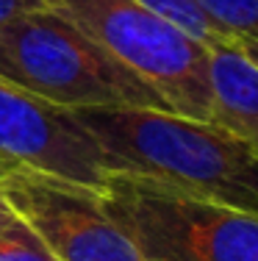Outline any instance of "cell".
Instances as JSON below:
<instances>
[{"mask_svg":"<svg viewBox=\"0 0 258 261\" xmlns=\"http://www.w3.org/2000/svg\"><path fill=\"white\" fill-rule=\"evenodd\" d=\"M111 175H133L258 217V153L225 128L153 109L72 111Z\"/></svg>","mask_w":258,"mask_h":261,"instance_id":"cell-1","label":"cell"},{"mask_svg":"<svg viewBox=\"0 0 258 261\" xmlns=\"http://www.w3.org/2000/svg\"><path fill=\"white\" fill-rule=\"evenodd\" d=\"M0 78L70 111L169 106L50 3L0 28Z\"/></svg>","mask_w":258,"mask_h":261,"instance_id":"cell-2","label":"cell"},{"mask_svg":"<svg viewBox=\"0 0 258 261\" xmlns=\"http://www.w3.org/2000/svg\"><path fill=\"white\" fill-rule=\"evenodd\" d=\"M145 81L172 114L211 122L208 47L136 0H47Z\"/></svg>","mask_w":258,"mask_h":261,"instance_id":"cell-3","label":"cell"},{"mask_svg":"<svg viewBox=\"0 0 258 261\" xmlns=\"http://www.w3.org/2000/svg\"><path fill=\"white\" fill-rule=\"evenodd\" d=\"M103 208L145 261H258V217L133 175H108Z\"/></svg>","mask_w":258,"mask_h":261,"instance_id":"cell-4","label":"cell"},{"mask_svg":"<svg viewBox=\"0 0 258 261\" xmlns=\"http://www.w3.org/2000/svg\"><path fill=\"white\" fill-rule=\"evenodd\" d=\"M0 192L56 261H145L103 208V192L28 170L3 172Z\"/></svg>","mask_w":258,"mask_h":261,"instance_id":"cell-5","label":"cell"},{"mask_svg":"<svg viewBox=\"0 0 258 261\" xmlns=\"http://www.w3.org/2000/svg\"><path fill=\"white\" fill-rule=\"evenodd\" d=\"M11 170L64 178L97 192L111 175L95 136L70 109L0 78V175Z\"/></svg>","mask_w":258,"mask_h":261,"instance_id":"cell-6","label":"cell"},{"mask_svg":"<svg viewBox=\"0 0 258 261\" xmlns=\"http://www.w3.org/2000/svg\"><path fill=\"white\" fill-rule=\"evenodd\" d=\"M211 122L258 153V64L239 45L208 50Z\"/></svg>","mask_w":258,"mask_h":261,"instance_id":"cell-7","label":"cell"},{"mask_svg":"<svg viewBox=\"0 0 258 261\" xmlns=\"http://www.w3.org/2000/svg\"><path fill=\"white\" fill-rule=\"evenodd\" d=\"M139 6H145L147 11L164 17L175 28H181L183 34H189L192 39H197L200 45L222 47V45H236L231 34H225L217 22L208 17V11L203 9L197 0H136Z\"/></svg>","mask_w":258,"mask_h":261,"instance_id":"cell-8","label":"cell"},{"mask_svg":"<svg viewBox=\"0 0 258 261\" xmlns=\"http://www.w3.org/2000/svg\"><path fill=\"white\" fill-rule=\"evenodd\" d=\"M214 22L236 39L258 42V0H197Z\"/></svg>","mask_w":258,"mask_h":261,"instance_id":"cell-9","label":"cell"},{"mask_svg":"<svg viewBox=\"0 0 258 261\" xmlns=\"http://www.w3.org/2000/svg\"><path fill=\"white\" fill-rule=\"evenodd\" d=\"M0 261H56L47 245L20 217L0 231Z\"/></svg>","mask_w":258,"mask_h":261,"instance_id":"cell-10","label":"cell"},{"mask_svg":"<svg viewBox=\"0 0 258 261\" xmlns=\"http://www.w3.org/2000/svg\"><path fill=\"white\" fill-rule=\"evenodd\" d=\"M45 3L47 0H0V28L9 25L14 17L25 14V11H34Z\"/></svg>","mask_w":258,"mask_h":261,"instance_id":"cell-11","label":"cell"},{"mask_svg":"<svg viewBox=\"0 0 258 261\" xmlns=\"http://www.w3.org/2000/svg\"><path fill=\"white\" fill-rule=\"evenodd\" d=\"M14 217H17V214H14V208L9 206V200H6L3 192H0V231H3V228L9 225V222L14 220Z\"/></svg>","mask_w":258,"mask_h":261,"instance_id":"cell-12","label":"cell"},{"mask_svg":"<svg viewBox=\"0 0 258 261\" xmlns=\"http://www.w3.org/2000/svg\"><path fill=\"white\" fill-rule=\"evenodd\" d=\"M244 50V56H247L250 61H255L258 64V42H244V45H239Z\"/></svg>","mask_w":258,"mask_h":261,"instance_id":"cell-13","label":"cell"}]
</instances>
